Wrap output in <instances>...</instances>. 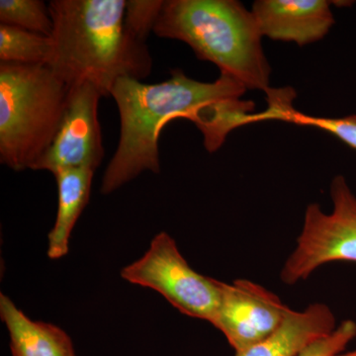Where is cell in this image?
I'll use <instances>...</instances> for the list:
<instances>
[{"instance_id": "3957f363", "label": "cell", "mask_w": 356, "mask_h": 356, "mask_svg": "<svg viewBox=\"0 0 356 356\" xmlns=\"http://www.w3.org/2000/svg\"><path fill=\"white\" fill-rule=\"evenodd\" d=\"M188 44L201 60L245 88L270 95L271 67L252 11L236 0H168L154 29Z\"/></svg>"}, {"instance_id": "ba28073f", "label": "cell", "mask_w": 356, "mask_h": 356, "mask_svg": "<svg viewBox=\"0 0 356 356\" xmlns=\"http://www.w3.org/2000/svg\"><path fill=\"white\" fill-rule=\"evenodd\" d=\"M291 310L277 295L247 280L222 283L214 325L235 353L270 337Z\"/></svg>"}, {"instance_id": "9a60e30c", "label": "cell", "mask_w": 356, "mask_h": 356, "mask_svg": "<svg viewBox=\"0 0 356 356\" xmlns=\"http://www.w3.org/2000/svg\"><path fill=\"white\" fill-rule=\"evenodd\" d=\"M273 120L321 129L325 132L332 134L348 147L356 149V115L341 118L313 117L295 111L292 108V105L289 104L276 110L273 113Z\"/></svg>"}, {"instance_id": "2e32d148", "label": "cell", "mask_w": 356, "mask_h": 356, "mask_svg": "<svg viewBox=\"0 0 356 356\" xmlns=\"http://www.w3.org/2000/svg\"><path fill=\"white\" fill-rule=\"evenodd\" d=\"M163 4V0H129L125 10V24L129 32L146 43L149 35L154 33Z\"/></svg>"}, {"instance_id": "8992f818", "label": "cell", "mask_w": 356, "mask_h": 356, "mask_svg": "<svg viewBox=\"0 0 356 356\" xmlns=\"http://www.w3.org/2000/svg\"><path fill=\"white\" fill-rule=\"evenodd\" d=\"M123 280L156 290L180 313L214 324L222 297V281L194 270L175 241L163 232L137 261L122 269Z\"/></svg>"}, {"instance_id": "6da1fadb", "label": "cell", "mask_w": 356, "mask_h": 356, "mask_svg": "<svg viewBox=\"0 0 356 356\" xmlns=\"http://www.w3.org/2000/svg\"><path fill=\"white\" fill-rule=\"evenodd\" d=\"M247 90L222 74L213 83H202L180 70L159 83L118 79L110 96L120 114V139L103 175L102 193L117 191L147 170L159 172V139L166 124L178 118L195 124L212 105L243 97Z\"/></svg>"}, {"instance_id": "e0dca14e", "label": "cell", "mask_w": 356, "mask_h": 356, "mask_svg": "<svg viewBox=\"0 0 356 356\" xmlns=\"http://www.w3.org/2000/svg\"><path fill=\"white\" fill-rule=\"evenodd\" d=\"M356 337V323L353 320H346L337 325L329 336L322 337L314 341L298 356H337L346 350Z\"/></svg>"}, {"instance_id": "5b68a950", "label": "cell", "mask_w": 356, "mask_h": 356, "mask_svg": "<svg viewBox=\"0 0 356 356\" xmlns=\"http://www.w3.org/2000/svg\"><path fill=\"white\" fill-rule=\"evenodd\" d=\"M330 194L334 206L330 214L318 203L307 206L296 247L280 271L284 284L308 280L329 262H356V196L343 175L332 179Z\"/></svg>"}, {"instance_id": "7c38bea8", "label": "cell", "mask_w": 356, "mask_h": 356, "mask_svg": "<svg viewBox=\"0 0 356 356\" xmlns=\"http://www.w3.org/2000/svg\"><path fill=\"white\" fill-rule=\"evenodd\" d=\"M95 170L88 168L63 170L56 173L58 184V212L49 234L48 255L51 259L69 252L70 236L90 197Z\"/></svg>"}, {"instance_id": "8fae6325", "label": "cell", "mask_w": 356, "mask_h": 356, "mask_svg": "<svg viewBox=\"0 0 356 356\" xmlns=\"http://www.w3.org/2000/svg\"><path fill=\"white\" fill-rule=\"evenodd\" d=\"M0 316L8 330L13 356H76L72 339L55 325L35 322L6 295H0Z\"/></svg>"}, {"instance_id": "7a4b0ae2", "label": "cell", "mask_w": 356, "mask_h": 356, "mask_svg": "<svg viewBox=\"0 0 356 356\" xmlns=\"http://www.w3.org/2000/svg\"><path fill=\"white\" fill-rule=\"evenodd\" d=\"M125 0H53V33L47 67L67 86L92 83L111 95L120 79L142 81L153 60L145 42L125 24Z\"/></svg>"}, {"instance_id": "30bf717a", "label": "cell", "mask_w": 356, "mask_h": 356, "mask_svg": "<svg viewBox=\"0 0 356 356\" xmlns=\"http://www.w3.org/2000/svg\"><path fill=\"white\" fill-rule=\"evenodd\" d=\"M337 327L336 316L325 304H311L303 311L291 309L277 331L236 353L235 356H298L307 346L329 336Z\"/></svg>"}, {"instance_id": "5bb4252c", "label": "cell", "mask_w": 356, "mask_h": 356, "mask_svg": "<svg viewBox=\"0 0 356 356\" xmlns=\"http://www.w3.org/2000/svg\"><path fill=\"white\" fill-rule=\"evenodd\" d=\"M0 23L46 37L53 33L50 8L41 0H1Z\"/></svg>"}, {"instance_id": "ac0fdd59", "label": "cell", "mask_w": 356, "mask_h": 356, "mask_svg": "<svg viewBox=\"0 0 356 356\" xmlns=\"http://www.w3.org/2000/svg\"><path fill=\"white\" fill-rule=\"evenodd\" d=\"M337 356H356V348L355 350L348 351V353H341Z\"/></svg>"}, {"instance_id": "52a82bcc", "label": "cell", "mask_w": 356, "mask_h": 356, "mask_svg": "<svg viewBox=\"0 0 356 356\" xmlns=\"http://www.w3.org/2000/svg\"><path fill=\"white\" fill-rule=\"evenodd\" d=\"M103 97L92 83L69 88L62 124L48 151L32 170L53 173L76 168L96 170L104 158L98 104Z\"/></svg>"}, {"instance_id": "9c48e42d", "label": "cell", "mask_w": 356, "mask_h": 356, "mask_svg": "<svg viewBox=\"0 0 356 356\" xmlns=\"http://www.w3.org/2000/svg\"><path fill=\"white\" fill-rule=\"evenodd\" d=\"M332 3L327 0H257L252 13L262 37L305 46L321 41L331 30Z\"/></svg>"}, {"instance_id": "4fadbf2b", "label": "cell", "mask_w": 356, "mask_h": 356, "mask_svg": "<svg viewBox=\"0 0 356 356\" xmlns=\"http://www.w3.org/2000/svg\"><path fill=\"white\" fill-rule=\"evenodd\" d=\"M50 37L0 25V63L16 65H44L50 56Z\"/></svg>"}, {"instance_id": "277c9868", "label": "cell", "mask_w": 356, "mask_h": 356, "mask_svg": "<svg viewBox=\"0 0 356 356\" xmlns=\"http://www.w3.org/2000/svg\"><path fill=\"white\" fill-rule=\"evenodd\" d=\"M69 88L44 65L0 63V163L33 170L57 135Z\"/></svg>"}]
</instances>
